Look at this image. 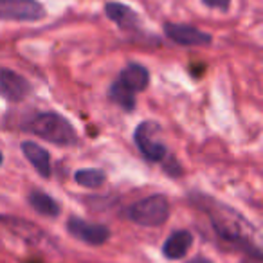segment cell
Returning <instances> with one entry per match:
<instances>
[{"mask_svg":"<svg viewBox=\"0 0 263 263\" xmlns=\"http://www.w3.org/2000/svg\"><path fill=\"white\" fill-rule=\"evenodd\" d=\"M31 94V83L11 69L0 67V96L11 103L24 101Z\"/></svg>","mask_w":263,"mask_h":263,"instance_id":"obj_5","label":"cell"},{"mask_svg":"<svg viewBox=\"0 0 263 263\" xmlns=\"http://www.w3.org/2000/svg\"><path fill=\"white\" fill-rule=\"evenodd\" d=\"M191 243H193V234H191L190 231H175V233L164 241L162 252H164V256L170 259H180L187 254Z\"/></svg>","mask_w":263,"mask_h":263,"instance_id":"obj_9","label":"cell"},{"mask_svg":"<svg viewBox=\"0 0 263 263\" xmlns=\"http://www.w3.org/2000/svg\"><path fill=\"white\" fill-rule=\"evenodd\" d=\"M208 8H213V9H227L231 4V0H202Z\"/></svg>","mask_w":263,"mask_h":263,"instance_id":"obj_15","label":"cell"},{"mask_svg":"<svg viewBox=\"0 0 263 263\" xmlns=\"http://www.w3.org/2000/svg\"><path fill=\"white\" fill-rule=\"evenodd\" d=\"M119 81L124 87L130 88L132 92H143L144 88L148 87V83H150V74H148V70L144 69L143 65H139V63H130V65L121 72Z\"/></svg>","mask_w":263,"mask_h":263,"instance_id":"obj_10","label":"cell"},{"mask_svg":"<svg viewBox=\"0 0 263 263\" xmlns=\"http://www.w3.org/2000/svg\"><path fill=\"white\" fill-rule=\"evenodd\" d=\"M110 98H112L121 108L126 110V112H132V110L136 108V92H132L128 87H124L119 80L110 88Z\"/></svg>","mask_w":263,"mask_h":263,"instance_id":"obj_13","label":"cell"},{"mask_svg":"<svg viewBox=\"0 0 263 263\" xmlns=\"http://www.w3.org/2000/svg\"><path fill=\"white\" fill-rule=\"evenodd\" d=\"M166 36L184 47H193V45H209L211 36L197 27L184 26V24H166L164 26Z\"/></svg>","mask_w":263,"mask_h":263,"instance_id":"obj_6","label":"cell"},{"mask_svg":"<svg viewBox=\"0 0 263 263\" xmlns=\"http://www.w3.org/2000/svg\"><path fill=\"white\" fill-rule=\"evenodd\" d=\"M0 164H2V154H0Z\"/></svg>","mask_w":263,"mask_h":263,"instance_id":"obj_17","label":"cell"},{"mask_svg":"<svg viewBox=\"0 0 263 263\" xmlns=\"http://www.w3.org/2000/svg\"><path fill=\"white\" fill-rule=\"evenodd\" d=\"M44 16V6L36 0H0V20L34 22Z\"/></svg>","mask_w":263,"mask_h":263,"instance_id":"obj_3","label":"cell"},{"mask_svg":"<svg viewBox=\"0 0 263 263\" xmlns=\"http://www.w3.org/2000/svg\"><path fill=\"white\" fill-rule=\"evenodd\" d=\"M34 136L42 137L47 143L60 144V146H70L76 143V130L63 116L56 112H47L36 116L29 124Z\"/></svg>","mask_w":263,"mask_h":263,"instance_id":"obj_1","label":"cell"},{"mask_svg":"<svg viewBox=\"0 0 263 263\" xmlns=\"http://www.w3.org/2000/svg\"><path fill=\"white\" fill-rule=\"evenodd\" d=\"M190 263H213V261H209V259H204V258H195V259H191Z\"/></svg>","mask_w":263,"mask_h":263,"instance_id":"obj_16","label":"cell"},{"mask_svg":"<svg viewBox=\"0 0 263 263\" xmlns=\"http://www.w3.org/2000/svg\"><path fill=\"white\" fill-rule=\"evenodd\" d=\"M29 205L36 213L45 216H58L60 215V205L58 202L52 197H49L47 193H42V191H31L29 193Z\"/></svg>","mask_w":263,"mask_h":263,"instance_id":"obj_12","label":"cell"},{"mask_svg":"<svg viewBox=\"0 0 263 263\" xmlns=\"http://www.w3.org/2000/svg\"><path fill=\"white\" fill-rule=\"evenodd\" d=\"M128 216L132 222L143 227H159L168 220L170 204L164 195H152L128 209Z\"/></svg>","mask_w":263,"mask_h":263,"instance_id":"obj_2","label":"cell"},{"mask_svg":"<svg viewBox=\"0 0 263 263\" xmlns=\"http://www.w3.org/2000/svg\"><path fill=\"white\" fill-rule=\"evenodd\" d=\"M159 132V124L152 123V121H146V123H141L136 130V144L139 146V150L143 152V155L146 159L154 162H159L164 159L166 155V148L161 141L157 139Z\"/></svg>","mask_w":263,"mask_h":263,"instance_id":"obj_4","label":"cell"},{"mask_svg":"<svg viewBox=\"0 0 263 263\" xmlns=\"http://www.w3.org/2000/svg\"><path fill=\"white\" fill-rule=\"evenodd\" d=\"M70 234L76 238H80L81 241L90 245H103L110 236V231L105 226H99V223H88L81 218H70L69 223Z\"/></svg>","mask_w":263,"mask_h":263,"instance_id":"obj_7","label":"cell"},{"mask_svg":"<svg viewBox=\"0 0 263 263\" xmlns=\"http://www.w3.org/2000/svg\"><path fill=\"white\" fill-rule=\"evenodd\" d=\"M22 152L42 177L51 175V157H49V152L45 148H42L40 144L33 143V141H26V143H22Z\"/></svg>","mask_w":263,"mask_h":263,"instance_id":"obj_8","label":"cell"},{"mask_svg":"<svg viewBox=\"0 0 263 263\" xmlns=\"http://www.w3.org/2000/svg\"><path fill=\"white\" fill-rule=\"evenodd\" d=\"M74 180H76V184H80L83 187H99L106 180V175L101 170L87 168V170H78L74 173Z\"/></svg>","mask_w":263,"mask_h":263,"instance_id":"obj_14","label":"cell"},{"mask_svg":"<svg viewBox=\"0 0 263 263\" xmlns=\"http://www.w3.org/2000/svg\"><path fill=\"white\" fill-rule=\"evenodd\" d=\"M105 13L114 24H117L123 29H132L137 24V15L132 11L128 6L119 4V2H108L105 6Z\"/></svg>","mask_w":263,"mask_h":263,"instance_id":"obj_11","label":"cell"}]
</instances>
